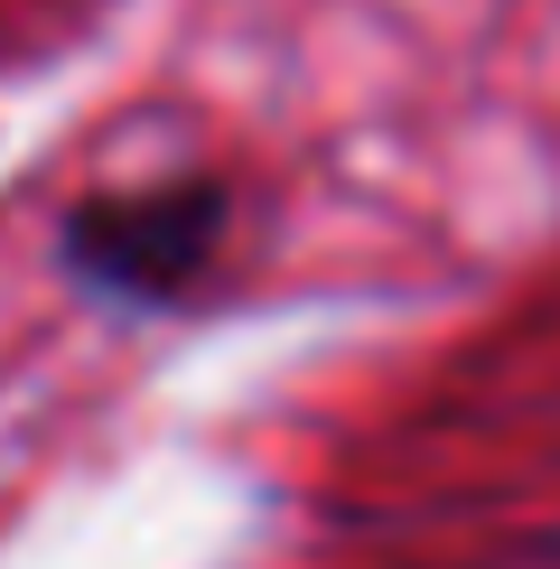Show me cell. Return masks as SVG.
I'll return each mask as SVG.
<instances>
[{
	"mask_svg": "<svg viewBox=\"0 0 560 569\" xmlns=\"http://www.w3.org/2000/svg\"><path fill=\"white\" fill-rule=\"evenodd\" d=\"M233 224H243V187L224 169H140L112 187H84L57 216V271L93 308H187L233 262Z\"/></svg>",
	"mask_w": 560,
	"mask_h": 569,
	"instance_id": "1",
	"label": "cell"
}]
</instances>
